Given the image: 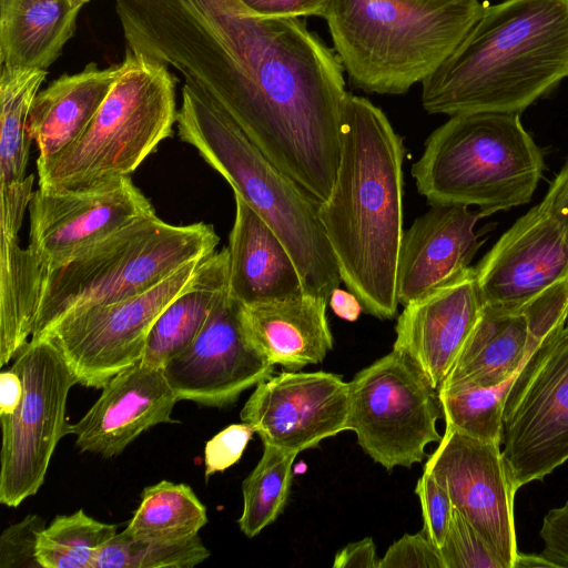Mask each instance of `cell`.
Segmentation results:
<instances>
[{
  "mask_svg": "<svg viewBox=\"0 0 568 568\" xmlns=\"http://www.w3.org/2000/svg\"><path fill=\"white\" fill-rule=\"evenodd\" d=\"M486 215L464 205L432 206L404 231L397 270L402 305L446 284L470 266L480 243L474 227Z\"/></svg>",
  "mask_w": 568,
  "mask_h": 568,
  "instance_id": "ffe728a7",
  "label": "cell"
},
{
  "mask_svg": "<svg viewBox=\"0 0 568 568\" xmlns=\"http://www.w3.org/2000/svg\"><path fill=\"white\" fill-rule=\"evenodd\" d=\"M81 7L68 0H0V63L44 70L73 37Z\"/></svg>",
  "mask_w": 568,
  "mask_h": 568,
  "instance_id": "484cf974",
  "label": "cell"
},
{
  "mask_svg": "<svg viewBox=\"0 0 568 568\" xmlns=\"http://www.w3.org/2000/svg\"><path fill=\"white\" fill-rule=\"evenodd\" d=\"M297 454L264 446L255 468L242 484L243 511L237 523L241 531L252 538L283 513Z\"/></svg>",
  "mask_w": 568,
  "mask_h": 568,
  "instance_id": "f546056e",
  "label": "cell"
},
{
  "mask_svg": "<svg viewBox=\"0 0 568 568\" xmlns=\"http://www.w3.org/2000/svg\"><path fill=\"white\" fill-rule=\"evenodd\" d=\"M328 303L338 317L348 322H355L364 311L361 302L351 291L339 287L331 293Z\"/></svg>",
  "mask_w": 568,
  "mask_h": 568,
  "instance_id": "7bdbcfd3",
  "label": "cell"
},
{
  "mask_svg": "<svg viewBox=\"0 0 568 568\" xmlns=\"http://www.w3.org/2000/svg\"><path fill=\"white\" fill-rule=\"evenodd\" d=\"M246 10L265 18L324 17L331 0H240Z\"/></svg>",
  "mask_w": 568,
  "mask_h": 568,
  "instance_id": "f35d334b",
  "label": "cell"
},
{
  "mask_svg": "<svg viewBox=\"0 0 568 568\" xmlns=\"http://www.w3.org/2000/svg\"><path fill=\"white\" fill-rule=\"evenodd\" d=\"M254 433L248 424L242 422L229 425L212 437L204 448L205 478L209 479L239 462Z\"/></svg>",
  "mask_w": 568,
  "mask_h": 568,
  "instance_id": "8d00e7d4",
  "label": "cell"
},
{
  "mask_svg": "<svg viewBox=\"0 0 568 568\" xmlns=\"http://www.w3.org/2000/svg\"><path fill=\"white\" fill-rule=\"evenodd\" d=\"M539 205L559 226L568 244V160L551 182Z\"/></svg>",
  "mask_w": 568,
  "mask_h": 568,
  "instance_id": "ab89813d",
  "label": "cell"
},
{
  "mask_svg": "<svg viewBox=\"0 0 568 568\" xmlns=\"http://www.w3.org/2000/svg\"><path fill=\"white\" fill-rule=\"evenodd\" d=\"M72 6L74 7H83L84 3L89 2L90 0H68Z\"/></svg>",
  "mask_w": 568,
  "mask_h": 568,
  "instance_id": "f6af8a7d",
  "label": "cell"
},
{
  "mask_svg": "<svg viewBox=\"0 0 568 568\" xmlns=\"http://www.w3.org/2000/svg\"><path fill=\"white\" fill-rule=\"evenodd\" d=\"M568 78V0L483 6L449 55L423 80L430 114L520 113Z\"/></svg>",
  "mask_w": 568,
  "mask_h": 568,
  "instance_id": "3957f363",
  "label": "cell"
},
{
  "mask_svg": "<svg viewBox=\"0 0 568 568\" xmlns=\"http://www.w3.org/2000/svg\"><path fill=\"white\" fill-rule=\"evenodd\" d=\"M403 139L369 100L346 92L341 155L329 196L318 216L342 282L364 312L397 314V270L403 227Z\"/></svg>",
  "mask_w": 568,
  "mask_h": 568,
  "instance_id": "7a4b0ae2",
  "label": "cell"
},
{
  "mask_svg": "<svg viewBox=\"0 0 568 568\" xmlns=\"http://www.w3.org/2000/svg\"><path fill=\"white\" fill-rule=\"evenodd\" d=\"M376 548L373 539L366 537L342 548L333 562L334 568H378Z\"/></svg>",
  "mask_w": 568,
  "mask_h": 568,
  "instance_id": "60d3db41",
  "label": "cell"
},
{
  "mask_svg": "<svg viewBox=\"0 0 568 568\" xmlns=\"http://www.w3.org/2000/svg\"><path fill=\"white\" fill-rule=\"evenodd\" d=\"M424 473L449 495L454 507L493 547L507 568L518 557L514 488L501 448L466 436L446 426Z\"/></svg>",
  "mask_w": 568,
  "mask_h": 568,
  "instance_id": "4fadbf2b",
  "label": "cell"
},
{
  "mask_svg": "<svg viewBox=\"0 0 568 568\" xmlns=\"http://www.w3.org/2000/svg\"><path fill=\"white\" fill-rule=\"evenodd\" d=\"M443 416L438 390L405 354L393 349L349 382L347 428L375 463L387 470L422 463L439 443Z\"/></svg>",
  "mask_w": 568,
  "mask_h": 568,
  "instance_id": "9c48e42d",
  "label": "cell"
},
{
  "mask_svg": "<svg viewBox=\"0 0 568 568\" xmlns=\"http://www.w3.org/2000/svg\"><path fill=\"white\" fill-rule=\"evenodd\" d=\"M126 48L176 70L318 203L341 155L343 65L298 18L240 0H129Z\"/></svg>",
  "mask_w": 568,
  "mask_h": 568,
  "instance_id": "6da1fadb",
  "label": "cell"
},
{
  "mask_svg": "<svg viewBox=\"0 0 568 568\" xmlns=\"http://www.w3.org/2000/svg\"><path fill=\"white\" fill-rule=\"evenodd\" d=\"M163 373L179 400L224 407L268 379L274 365L245 337L239 303L227 288L195 339L163 367Z\"/></svg>",
  "mask_w": 568,
  "mask_h": 568,
  "instance_id": "9a60e30c",
  "label": "cell"
},
{
  "mask_svg": "<svg viewBox=\"0 0 568 568\" xmlns=\"http://www.w3.org/2000/svg\"><path fill=\"white\" fill-rule=\"evenodd\" d=\"M481 311L475 268L469 266L404 306L393 349L409 357L438 390Z\"/></svg>",
  "mask_w": 568,
  "mask_h": 568,
  "instance_id": "ac0fdd59",
  "label": "cell"
},
{
  "mask_svg": "<svg viewBox=\"0 0 568 568\" xmlns=\"http://www.w3.org/2000/svg\"><path fill=\"white\" fill-rule=\"evenodd\" d=\"M23 393L22 381L11 366L0 374V418L12 415L21 402Z\"/></svg>",
  "mask_w": 568,
  "mask_h": 568,
  "instance_id": "b9f144b4",
  "label": "cell"
},
{
  "mask_svg": "<svg viewBox=\"0 0 568 568\" xmlns=\"http://www.w3.org/2000/svg\"><path fill=\"white\" fill-rule=\"evenodd\" d=\"M28 251L45 271L79 251L154 210L131 178L90 192H48L38 189L29 203Z\"/></svg>",
  "mask_w": 568,
  "mask_h": 568,
  "instance_id": "2e32d148",
  "label": "cell"
},
{
  "mask_svg": "<svg viewBox=\"0 0 568 568\" xmlns=\"http://www.w3.org/2000/svg\"><path fill=\"white\" fill-rule=\"evenodd\" d=\"M525 567H548L551 565L546 561L539 554L538 555H527V554H518V557L515 561L514 568H525Z\"/></svg>",
  "mask_w": 568,
  "mask_h": 568,
  "instance_id": "ee69618b",
  "label": "cell"
},
{
  "mask_svg": "<svg viewBox=\"0 0 568 568\" xmlns=\"http://www.w3.org/2000/svg\"><path fill=\"white\" fill-rule=\"evenodd\" d=\"M227 288L229 253L223 247L201 262L185 288L159 315L141 362L163 369L195 339Z\"/></svg>",
  "mask_w": 568,
  "mask_h": 568,
  "instance_id": "4316f807",
  "label": "cell"
},
{
  "mask_svg": "<svg viewBox=\"0 0 568 568\" xmlns=\"http://www.w3.org/2000/svg\"><path fill=\"white\" fill-rule=\"evenodd\" d=\"M11 366L23 393L16 412L0 418V501L14 508L42 486L55 447L67 435L68 395L78 382L51 338L30 339Z\"/></svg>",
  "mask_w": 568,
  "mask_h": 568,
  "instance_id": "8fae6325",
  "label": "cell"
},
{
  "mask_svg": "<svg viewBox=\"0 0 568 568\" xmlns=\"http://www.w3.org/2000/svg\"><path fill=\"white\" fill-rule=\"evenodd\" d=\"M220 239L204 222L174 225L152 210L42 275L30 339L65 316L145 292L190 262L215 252Z\"/></svg>",
  "mask_w": 568,
  "mask_h": 568,
  "instance_id": "8992f818",
  "label": "cell"
},
{
  "mask_svg": "<svg viewBox=\"0 0 568 568\" xmlns=\"http://www.w3.org/2000/svg\"><path fill=\"white\" fill-rule=\"evenodd\" d=\"M515 375L491 387L438 393L446 426L477 440L501 445L504 404Z\"/></svg>",
  "mask_w": 568,
  "mask_h": 568,
  "instance_id": "1f68e13d",
  "label": "cell"
},
{
  "mask_svg": "<svg viewBox=\"0 0 568 568\" xmlns=\"http://www.w3.org/2000/svg\"><path fill=\"white\" fill-rule=\"evenodd\" d=\"M229 236V294L248 305L304 293L297 267L287 248L239 195Z\"/></svg>",
  "mask_w": 568,
  "mask_h": 568,
  "instance_id": "7402d4cb",
  "label": "cell"
},
{
  "mask_svg": "<svg viewBox=\"0 0 568 568\" xmlns=\"http://www.w3.org/2000/svg\"><path fill=\"white\" fill-rule=\"evenodd\" d=\"M481 7L478 0H331L323 18L355 87L403 94L449 55Z\"/></svg>",
  "mask_w": 568,
  "mask_h": 568,
  "instance_id": "5b68a950",
  "label": "cell"
},
{
  "mask_svg": "<svg viewBox=\"0 0 568 568\" xmlns=\"http://www.w3.org/2000/svg\"><path fill=\"white\" fill-rule=\"evenodd\" d=\"M178 133L275 232L305 294L328 301L342 282L318 216L320 203L277 169L223 111L184 84Z\"/></svg>",
  "mask_w": 568,
  "mask_h": 568,
  "instance_id": "277c9868",
  "label": "cell"
},
{
  "mask_svg": "<svg viewBox=\"0 0 568 568\" xmlns=\"http://www.w3.org/2000/svg\"><path fill=\"white\" fill-rule=\"evenodd\" d=\"M120 71L121 63L103 69L90 63L38 92L28 120L29 135L39 151L37 171L85 131Z\"/></svg>",
  "mask_w": 568,
  "mask_h": 568,
  "instance_id": "603a6c76",
  "label": "cell"
},
{
  "mask_svg": "<svg viewBox=\"0 0 568 568\" xmlns=\"http://www.w3.org/2000/svg\"><path fill=\"white\" fill-rule=\"evenodd\" d=\"M44 528L43 519L34 514L7 527L0 536V568H41L36 551Z\"/></svg>",
  "mask_w": 568,
  "mask_h": 568,
  "instance_id": "836d02e7",
  "label": "cell"
},
{
  "mask_svg": "<svg viewBox=\"0 0 568 568\" xmlns=\"http://www.w3.org/2000/svg\"><path fill=\"white\" fill-rule=\"evenodd\" d=\"M202 261L187 263L140 294L77 311L42 338L55 343L78 384L102 388L113 376L141 362L154 322L185 288Z\"/></svg>",
  "mask_w": 568,
  "mask_h": 568,
  "instance_id": "7c38bea8",
  "label": "cell"
},
{
  "mask_svg": "<svg viewBox=\"0 0 568 568\" xmlns=\"http://www.w3.org/2000/svg\"><path fill=\"white\" fill-rule=\"evenodd\" d=\"M501 444L516 490L568 462V320L516 373L505 398Z\"/></svg>",
  "mask_w": 568,
  "mask_h": 568,
  "instance_id": "30bf717a",
  "label": "cell"
},
{
  "mask_svg": "<svg viewBox=\"0 0 568 568\" xmlns=\"http://www.w3.org/2000/svg\"><path fill=\"white\" fill-rule=\"evenodd\" d=\"M474 268L484 306L518 312L542 291L568 278V244L538 204L519 217Z\"/></svg>",
  "mask_w": 568,
  "mask_h": 568,
  "instance_id": "e0dca14e",
  "label": "cell"
},
{
  "mask_svg": "<svg viewBox=\"0 0 568 568\" xmlns=\"http://www.w3.org/2000/svg\"><path fill=\"white\" fill-rule=\"evenodd\" d=\"M378 568H445L439 549L424 530L405 534L378 562Z\"/></svg>",
  "mask_w": 568,
  "mask_h": 568,
  "instance_id": "d590c367",
  "label": "cell"
},
{
  "mask_svg": "<svg viewBox=\"0 0 568 568\" xmlns=\"http://www.w3.org/2000/svg\"><path fill=\"white\" fill-rule=\"evenodd\" d=\"M534 349L523 312L483 305L478 322L438 393L499 385L518 372Z\"/></svg>",
  "mask_w": 568,
  "mask_h": 568,
  "instance_id": "d4e9b609",
  "label": "cell"
},
{
  "mask_svg": "<svg viewBox=\"0 0 568 568\" xmlns=\"http://www.w3.org/2000/svg\"><path fill=\"white\" fill-rule=\"evenodd\" d=\"M540 556L554 568H568V500L550 509L542 519Z\"/></svg>",
  "mask_w": 568,
  "mask_h": 568,
  "instance_id": "74e56055",
  "label": "cell"
},
{
  "mask_svg": "<svg viewBox=\"0 0 568 568\" xmlns=\"http://www.w3.org/2000/svg\"><path fill=\"white\" fill-rule=\"evenodd\" d=\"M327 302L303 293L256 304L239 303V315L245 337L266 361L297 372L321 363L333 348Z\"/></svg>",
  "mask_w": 568,
  "mask_h": 568,
  "instance_id": "44dd1931",
  "label": "cell"
},
{
  "mask_svg": "<svg viewBox=\"0 0 568 568\" xmlns=\"http://www.w3.org/2000/svg\"><path fill=\"white\" fill-rule=\"evenodd\" d=\"M440 2H458V1H467V0H435Z\"/></svg>",
  "mask_w": 568,
  "mask_h": 568,
  "instance_id": "bcb514c9",
  "label": "cell"
},
{
  "mask_svg": "<svg viewBox=\"0 0 568 568\" xmlns=\"http://www.w3.org/2000/svg\"><path fill=\"white\" fill-rule=\"evenodd\" d=\"M47 71L4 68L0 75V226L20 231L32 196L34 175H27L31 138L28 120Z\"/></svg>",
  "mask_w": 568,
  "mask_h": 568,
  "instance_id": "cb8c5ba5",
  "label": "cell"
},
{
  "mask_svg": "<svg viewBox=\"0 0 568 568\" xmlns=\"http://www.w3.org/2000/svg\"><path fill=\"white\" fill-rule=\"evenodd\" d=\"M439 552L445 568H507L493 547L455 507Z\"/></svg>",
  "mask_w": 568,
  "mask_h": 568,
  "instance_id": "d6a6232c",
  "label": "cell"
},
{
  "mask_svg": "<svg viewBox=\"0 0 568 568\" xmlns=\"http://www.w3.org/2000/svg\"><path fill=\"white\" fill-rule=\"evenodd\" d=\"M206 523V507L189 485L161 480L143 489L124 530L133 537L183 539L199 535Z\"/></svg>",
  "mask_w": 568,
  "mask_h": 568,
  "instance_id": "83f0119b",
  "label": "cell"
},
{
  "mask_svg": "<svg viewBox=\"0 0 568 568\" xmlns=\"http://www.w3.org/2000/svg\"><path fill=\"white\" fill-rule=\"evenodd\" d=\"M101 389L83 417L67 427V435H74L81 453L111 458L143 432L173 423L171 414L179 398L161 368L139 362L113 376Z\"/></svg>",
  "mask_w": 568,
  "mask_h": 568,
  "instance_id": "d6986e66",
  "label": "cell"
},
{
  "mask_svg": "<svg viewBox=\"0 0 568 568\" xmlns=\"http://www.w3.org/2000/svg\"><path fill=\"white\" fill-rule=\"evenodd\" d=\"M544 169L518 113L473 112L430 133L412 175L430 206L475 205L489 216L528 203Z\"/></svg>",
  "mask_w": 568,
  "mask_h": 568,
  "instance_id": "52a82bcc",
  "label": "cell"
},
{
  "mask_svg": "<svg viewBox=\"0 0 568 568\" xmlns=\"http://www.w3.org/2000/svg\"><path fill=\"white\" fill-rule=\"evenodd\" d=\"M175 78L168 67L126 49L121 71L85 131L44 168L39 189L90 192L131 178L173 135Z\"/></svg>",
  "mask_w": 568,
  "mask_h": 568,
  "instance_id": "ba28073f",
  "label": "cell"
},
{
  "mask_svg": "<svg viewBox=\"0 0 568 568\" xmlns=\"http://www.w3.org/2000/svg\"><path fill=\"white\" fill-rule=\"evenodd\" d=\"M118 534V526L99 521L79 509L58 515L38 540L41 568H94L101 548Z\"/></svg>",
  "mask_w": 568,
  "mask_h": 568,
  "instance_id": "f1b7e54d",
  "label": "cell"
},
{
  "mask_svg": "<svg viewBox=\"0 0 568 568\" xmlns=\"http://www.w3.org/2000/svg\"><path fill=\"white\" fill-rule=\"evenodd\" d=\"M349 382L328 372H283L256 385L240 417L264 446L288 453L348 430Z\"/></svg>",
  "mask_w": 568,
  "mask_h": 568,
  "instance_id": "5bb4252c",
  "label": "cell"
},
{
  "mask_svg": "<svg viewBox=\"0 0 568 568\" xmlns=\"http://www.w3.org/2000/svg\"><path fill=\"white\" fill-rule=\"evenodd\" d=\"M199 535L154 539L118 532L99 551L94 568H192L210 557Z\"/></svg>",
  "mask_w": 568,
  "mask_h": 568,
  "instance_id": "4dcf8cb0",
  "label": "cell"
},
{
  "mask_svg": "<svg viewBox=\"0 0 568 568\" xmlns=\"http://www.w3.org/2000/svg\"><path fill=\"white\" fill-rule=\"evenodd\" d=\"M423 518L424 532L439 549L446 537L454 505L448 493L427 473L417 480L415 487Z\"/></svg>",
  "mask_w": 568,
  "mask_h": 568,
  "instance_id": "e575fe53",
  "label": "cell"
}]
</instances>
